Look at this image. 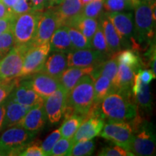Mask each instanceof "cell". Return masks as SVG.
<instances>
[{
  "label": "cell",
  "instance_id": "obj_1",
  "mask_svg": "<svg viewBox=\"0 0 156 156\" xmlns=\"http://www.w3.org/2000/svg\"><path fill=\"white\" fill-rule=\"evenodd\" d=\"M130 90H113L100 104L101 114L108 120L130 122L138 114L137 107L131 101Z\"/></svg>",
  "mask_w": 156,
  "mask_h": 156
},
{
  "label": "cell",
  "instance_id": "obj_2",
  "mask_svg": "<svg viewBox=\"0 0 156 156\" xmlns=\"http://www.w3.org/2000/svg\"><path fill=\"white\" fill-rule=\"evenodd\" d=\"M94 102L93 80L89 75L83 76L68 93L66 106L76 114L85 117Z\"/></svg>",
  "mask_w": 156,
  "mask_h": 156
},
{
  "label": "cell",
  "instance_id": "obj_3",
  "mask_svg": "<svg viewBox=\"0 0 156 156\" xmlns=\"http://www.w3.org/2000/svg\"><path fill=\"white\" fill-rule=\"evenodd\" d=\"M41 12L33 9L24 14L15 15L12 28L15 46L28 48L34 46Z\"/></svg>",
  "mask_w": 156,
  "mask_h": 156
},
{
  "label": "cell",
  "instance_id": "obj_4",
  "mask_svg": "<svg viewBox=\"0 0 156 156\" xmlns=\"http://www.w3.org/2000/svg\"><path fill=\"white\" fill-rule=\"evenodd\" d=\"M133 138L129 151L134 155L151 156L155 154V132L153 124L140 121L132 126Z\"/></svg>",
  "mask_w": 156,
  "mask_h": 156
},
{
  "label": "cell",
  "instance_id": "obj_5",
  "mask_svg": "<svg viewBox=\"0 0 156 156\" xmlns=\"http://www.w3.org/2000/svg\"><path fill=\"white\" fill-rule=\"evenodd\" d=\"M36 134L17 125L6 129L0 136V155H20Z\"/></svg>",
  "mask_w": 156,
  "mask_h": 156
},
{
  "label": "cell",
  "instance_id": "obj_6",
  "mask_svg": "<svg viewBox=\"0 0 156 156\" xmlns=\"http://www.w3.org/2000/svg\"><path fill=\"white\" fill-rule=\"evenodd\" d=\"M154 1L139 0L134 7L135 39L140 43L150 41L154 36V23L152 9Z\"/></svg>",
  "mask_w": 156,
  "mask_h": 156
},
{
  "label": "cell",
  "instance_id": "obj_7",
  "mask_svg": "<svg viewBox=\"0 0 156 156\" xmlns=\"http://www.w3.org/2000/svg\"><path fill=\"white\" fill-rule=\"evenodd\" d=\"M112 22L119 36L121 44L128 46L132 45V49L136 51L140 48L139 44L136 42L135 28L134 25L133 15L131 12H110L106 15Z\"/></svg>",
  "mask_w": 156,
  "mask_h": 156
},
{
  "label": "cell",
  "instance_id": "obj_8",
  "mask_svg": "<svg viewBox=\"0 0 156 156\" xmlns=\"http://www.w3.org/2000/svg\"><path fill=\"white\" fill-rule=\"evenodd\" d=\"M99 135L116 145H119L129 151L133 138V129L129 122L108 120V122L103 125Z\"/></svg>",
  "mask_w": 156,
  "mask_h": 156
},
{
  "label": "cell",
  "instance_id": "obj_9",
  "mask_svg": "<svg viewBox=\"0 0 156 156\" xmlns=\"http://www.w3.org/2000/svg\"><path fill=\"white\" fill-rule=\"evenodd\" d=\"M50 52L49 42L31 46L25 52L22 69L17 77H28L40 72Z\"/></svg>",
  "mask_w": 156,
  "mask_h": 156
},
{
  "label": "cell",
  "instance_id": "obj_10",
  "mask_svg": "<svg viewBox=\"0 0 156 156\" xmlns=\"http://www.w3.org/2000/svg\"><path fill=\"white\" fill-rule=\"evenodd\" d=\"M28 48H30L14 46L8 53L0 58V83L18 77L22 69L25 54Z\"/></svg>",
  "mask_w": 156,
  "mask_h": 156
},
{
  "label": "cell",
  "instance_id": "obj_11",
  "mask_svg": "<svg viewBox=\"0 0 156 156\" xmlns=\"http://www.w3.org/2000/svg\"><path fill=\"white\" fill-rule=\"evenodd\" d=\"M62 26L55 7H50L41 12L34 46L49 42L51 37L58 27Z\"/></svg>",
  "mask_w": 156,
  "mask_h": 156
},
{
  "label": "cell",
  "instance_id": "obj_12",
  "mask_svg": "<svg viewBox=\"0 0 156 156\" xmlns=\"http://www.w3.org/2000/svg\"><path fill=\"white\" fill-rule=\"evenodd\" d=\"M106 56L91 48L73 49L67 54V67H95L105 61Z\"/></svg>",
  "mask_w": 156,
  "mask_h": 156
},
{
  "label": "cell",
  "instance_id": "obj_13",
  "mask_svg": "<svg viewBox=\"0 0 156 156\" xmlns=\"http://www.w3.org/2000/svg\"><path fill=\"white\" fill-rule=\"evenodd\" d=\"M68 93L60 86L55 92L44 101V108L47 120L51 124H56L61 120L67 103Z\"/></svg>",
  "mask_w": 156,
  "mask_h": 156
},
{
  "label": "cell",
  "instance_id": "obj_14",
  "mask_svg": "<svg viewBox=\"0 0 156 156\" xmlns=\"http://www.w3.org/2000/svg\"><path fill=\"white\" fill-rule=\"evenodd\" d=\"M6 100L14 101L23 106L30 107L44 103L45 101L34 90L29 80L23 81L22 83L19 82Z\"/></svg>",
  "mask_w": 156,
  "mask_h": 156
},
{
  "label": "cell",
  "instance_id": "obj_15",
  "mask_svg": "<svg viewBox=\"0 0 156 156\" xmlns=\"http://www.w3.org/2000/svg\"><path fill=\"white\" fill-rule=\"evenodd\" d=\"M47 121L44 108V102L35 105L30 108L27 114L17 123V125L28 131L37 133L44 127Z\"/></svg>",
  "mask_w": 156,
  "mask_h": 156
},
{
  "label": "cell",
  "instance_id": "obj_16",
  "mask_svg": "<svg viewBox=\"0 0 156 156\" xmlns=\"http://www.w3.org/2000/svg\"><path fill=\"white\" fill-rule=\"evenodd\" d=\"M29 81L35 92L44 100L62 85L58 78L52 77L41 71L34 74Z\"/></svg>",
  "mask_w": 156,
  "mask_h": 156
},
{
  "label": "cell",
  "instance_id": "obj_17",
  "mask_svg": "<svg viewBox=\"0 0 156 156\" xmlns=\"http://www.w3.org/2000/svg\"><path fill=\"white\" fill-rule=\"evenodd\" d=\"M104 125V119L101 116H93L85 119L79 126L73 137L74 143L92 140L99 135Z\"/></svg>",
  "mask_w": 156,
  "mask_h": 156
},
{
  "label": "cell",
  "instance_id": "obj_18",
  "mask_svg": "<svg viewBox=\"0 0 156 156\" xmlns=\"http://www.w3.org/2000/svg\"><path fill=\"white\" fill-rule=\"evenodd\" d=\"M67 68V54L62 52H52L50 56H48L41 71L52 77L59 78Z\"/></svg>",
  "mask_w": 156,
  "mask_h": 156
},
{
  "label": "cell",
  "instance_id": "obj_19",
  "mask_svg": "<svg viewBox=\"0 0 156 156\" xmlns=\"http://www.w3.org/2000/svg\"><path fill=\"white\" fill-rule=\"evenodd\" d=\"M58 5L55 9L62 25H66L72 19L80 15L83 9L80 0H63Z\"/></svg>",
  "mask_w": 156,
  "mask_h": 156
},
{
  "label": "cell",
  "instance_id": "obj_20",
  "mask_svg": "<svg viewBox=\"0 0 156 156\" xmlns=\"http://www.w3.org/2000/svg\"><path fill=\"white\" fill-rule=\"evenodd\" d=\"M51 52H62L67 54L73 50L69 36L67 25L58 27L51 37Z\"/></svg>",
  "mask_w": 156,
  "mask_h": 156
},
{
  "label": "cell",
  "instance_id": "obj_21",
  "mask_svg": "<svg viewBox=\"0 0 156 156\" xmlns=\"http://www.w3.org/2000/svg\"><path fill=\"white\" fill-rule=\"evenodd\" d=\"M93 68L94 67L67 68L58 78L62 86L69 93L83 76L90 75Z\"/></svg>",
  "mask_w": 156,
  "mask_h": 156
},
{
  "label": "cell",
  "instance_id": "obj_22",
  "mask_svg": "<svg viewBox=\"0 0 156 156\" xmlns=\"http://www.w3.org/2000/svg\"><path fill=\"white\" fill-rule=\"evenodd\" d=\"M6 101V112L3 129L17 125L32 106H25L14 101Z\"/></svg>",
  "mask_w": 156,
  "mask_h": 156
},
{
  "label": "cell",
  "instance_id": "obj_23",
  "mask_svg": "<svg viewBox=\"0 0 156 156\" xmlns=\"http://www.w3.org/2000/svg\"><path fill=\"white\" fill-rule=\"evenodd\" d=\"M98 25V23L95 19L85 17L80 14L72 19L66 25L77 29L91 41V39L97 30Z\"/></svg>",
  "mask_w": 156,
  "mask_h": 156
},
{
  "label": "cell",
  "instance_id": "obj_24",
  "mask_svg": "<svg viewBox=\"0 0 156 156\" xmlns=\"http://www.w3.org/2000/svg\"><path fill=\"white\" fill-rule=\"evenodd\" d=\"M100 23L110 53L114 54L119 51L122 48L121 41L112 22L105 15V17H102Z\"/></svg>",
  "mask_w": 156,
  "mask_h": 156
},
{
  "label": "cell",
  "instance_id": "obj_25",
  "mask_svg": "<svg viewBox=\"0 0 156 156\" xmlns=\"http://www.w3.org/2000/svg\"><path fill=\"white\" fill-rule=\"evenodd\" d=\"M134 71L126 64L119 63L118 70L115 78L114 85L115 90H130L133 83Z\"/></svg>",
  "mask_w": 156,
  "mask_h": 156
},
{
  "label": "cell",
  "instance_id": "obj_26",
  "mask_svg": "<svg viewBox=\"0 0 156 156\" xmlns=\"http://www.w3.org/2000/svg\"><path fill=\"white\" fill-rule=\"evenodd\" d=\"M118 62L115 58H111L106 61H103L93 68L92 73L90 74L93 80L98 77V76H104L108 78L112 83L116 78V75L118 70Z\"/></svg>",
  "mask_w": 156,
  "mask_h": 156
},
{
  "label": "cell",
  "instance_id": "obj_27",
  "mask_svg": "<svg viewBox=\"0 0 156 156\" xmlns=\"http://www.w3.org/2000/svg\"><path fill=\"white\" fill-rule=\"evenodd\" d=\"M94 86V104H101L103 99L108 95L114 87L112 81L104 76H98L93 80Z\"/></svg>",
  "mask_w": 156,
  "mask_h": 156
},
{
  "label": "cell",
  "instance_id": "obj_28",
  "mask_svg": "<svg viewBox=\"0 0 156 156\" xmlns=\"http://www.w3.org/2000/svg\"><path fill=\"white\" fill-rule=\"evenodd\" d=\"M114 58H116L118 63L126 64L132 68L134 73L141 69L143 64L140 56L136 54V51L132 49L120 50L119 51L114 54Z\"/></svg>",
  "mask_w": 156,
  "mask_h": 156
},
{
  "label": "cell",
  "instance_id": "obj_29",
  "mask_svg": "<svg viewBox=\"0 0 156 156\" xmlns=\"http://www.w3.org/2000/svg\"><path fill=\"white\" fill-rule=\"evenodd\" d=\"M83 121V116L76 114L72 115L69 118L65 119L62 126L59 128L60 133L62 137L73 139Z\"/></svg>",
  "mask_w": 156,
  "mask_h": 156
},
{
  "label": "cell",
  "instance_id": "obj_30",
  "mask_svg": "<svg viewBox=\"0 0 156 156\" xmlns=\"http://www.w3.org/2000/svg\"><path fill=\"white\" fill-rule=\"evenodd\" d=\"M67 30L73 49L92 48L90 41L81 32L69 26H67Z\"/></svg>",
  "mask_w": 156,
  "mask_h": 156
},
{
  "label": "cell",
  "instance_id": "obj_31",
  "mask_svg": "<svg viewBox=\"0 0 156 156\" xmlns=\"http://www.w3.org/2000/svg\"><path fill=\"white\" fill-rule=\"evenodd\" d=\"M95 142L92 140L75 142L73 144L69 156H87L93 155L95 151Z\"/></svg>",
  "mask_w": 156,
  "mask_h": 156
},
{
  "label": "cell",
  "instance_id": "obj_32",
  "mask_svg": "<svg viewBox=\"0 0 156 156\" xmlns=\"http://www.w3.org/2000/svg\"><path fill=\"white\" fill-rule=\"evenodd\" d=\"M134 102L140 106L146 112H149L152 109V97L148 84H142V88L136 95H134Z\"/></svg>",
  "mask_w": 156,
  "mask_h": 156
},
{
  "label": "cell",
  "instance_id": "obj_33",
  "mask_svg": "<svg viewBox=\"0 0 156 156\" xmlns=\"http://www.w3.org/2000/svg\"><path fill=\"white\" fill-rule=\"evenodd\" d=\"M90 43L91 48L93 49L98 51L106 54V55H108L109 54H111L106 44V39H105L101 23L98 25L97 30L95 31V34L93 35Z\"/></svg>",
  "mask_w": 156,
  "mask_h": 156
},
{
  "label": "cell",
  "instance_id": "obj_34",
  "mask_svg": "<svg viewBox=\"0 0 156 156\" xmlns=\"http://www.w3.org/2000/svg\"><path fill=\"white\" fill-rule=\"evenodd\" d=\"M73 139H67V138H60L57 142L54 144L52 147L50 155L53 156H65L69 155L72 147L73 146Z\"/></svg>",
  "mask_w": 156,
  "mask_h": 156
},
{
  "label": "cell",
  "instance_id": "obj_35",
  "mask_svg": "<svg viewBox=\"0 0 156 156\" xmlns=\"http://www.w3.org/2000/svg\"><path fill=\"white\" fill-rule=\"evenodd\" d=\"M103 7V0H92L83 6L81 14L83 16L96 19L101 15Z\"/></svg>",
  "mask_w": 156,
  "mask_h": 156
},
{
  "label": "cell",
  "instance_id": "obj_36",
  "mask_svg": "<svg viewBox=\"0 0 156 156\" xmlns=\"http://www.w3.org/2000/svg\"><path fill=\"white\" fill-rule=\"evenodd\" d=\"M15 46V39L12 30L0 34V58L5 56Z\"/></svg>",
  "mask_w": 156,
  "mask_h": 156
},
{
  "label": "cell",
  "instance_id": "obj_37",
  "mask_svg": "<svg viewBox=\"0 0 156 156\" xmlns=\"http://www.w3.org/2000/svg\"><path fill=\"white\" fill-rule=\"evenodd\" d=\"M103 7L108 12L134 9L132 4L124 0H103Z\"/></svg>",
  "mask_w": 156,
  "mask_h": 156
},
{
  "label": "cell",
  "instance_id": "obj_38",
  "mask_svg": "<svg viewBox=\"0 0 156 156\" xmlns=\"http://www.w3.org/2000/svg\"><path fill=\"white\" fill-rule=\"evenodd\" d=\"M98 155L101 156H134V155L131 151H127L125 148L121 147L119 145H116L114 147H106L101 149Z\"/></svg>",
  "mask_w": 156,
  "mask_h": 156
},
{
  "label": "cell",
  "instance_id": "obj_39",
  "mask_svg": "<svg viewBox=\"0 0 156 156\" xmlns=\"http://www.w3.org/2000/svg\"><path fill=\"white\" fill-rule=\"evenodd\" d=\"M61 133H60L59 129H56L52 132L44 140V141L41 143V148L45 153V155H50L52 147H54V144L57 142V140L61 138Z\"/></svg>",
  "mask_w": 156,
  "mask_h": 156
},
{
  "label": "cell",
  "instance_id": "obj_40",
  "mask_svg": "<svg viewBox=\"0 0 156 156\" xmlns=\"http://www.w3.org/2000/svg\"><path fill=\"white\" fill-rule=\"evenodd\" d=\"M18 77L0 83V103L5 101L14 87L19 83Z\"/></svg>",
  "mask_w": 156,
  "mask_h": 156
},
{
  "label": "cell",
  "instance_id": "obj_41",
  "mask_svg": "<svg viewBox=\"0 0 156 156\" xmlns=\"http://www.w3.org/2000/svg\"><path fill=\"white\" fill-rule=\"evenodd\" d=\"M21 156H46L41 148V144L40 141H31L25 150L20 153Z\"/></svg>",
  "mask_w": 156,
  "mask_h": 156
},
{
  "label": "cell",
  "instance_id": "obj_42",
  "mask_svg": "<svg viewBox=\"0 0 156 156\" xmlns=\"http://www.w3.org/2000/svg\"><path fill=\"white\" fill-rule=\"evenodd\" d=\"M11 10L13 15H19L33 10V9L30 3L29 4L26 0H17L16 3L12 7Z\"/></svg>",
  "mask_w": 156,
  "mask_h": 156
},
{
  "label": "cell",
  "instance_id": "obj_43",
  "mask_svg": "<svg viewBox=\"0 0 156 156\" xmlns=\"http://www.w3.org/2000/svg\"><path fill=\"white\" fill-rule=\"evenodd\" d=\"M31 7L34 10L43 12L54 7L52 0H30Z\"/></svg>",
  "mask_w": 156,
  "mask_h": 156
},
{
  "label": "cell",
  "instance_id": "obj_44",
  "mask_svg": "<svg viewBox=\"0 0 156 156\" xmlns=\"http://www.w3.org/2000/svg\"><path fill=\"white\" fill-rule=\"evenodd\" d=\"M15 16V15H13L6 18L0 19V34L12 30Z\"/></svg>",
  "mask_w": 156,
  "mask_h": 156
},
{
  "label": "cell",
  "instance_id": "obj_45",
  "mask_svg": "<svg viewBox=\"0 0 156 156\" xmlns=\"http://www.w3.org/2000/svg\"><path fill=\"white\" fill-rule=\"evenodd\" d=\"M140 77L142 83L143 84H148L151 83L153 79H155L156 76L154 75L151 69H145L142 70L140 69L139 70Z\"/></svg>",
  "mask_w": 156,
  "mask_h": 156
},
{
  "label": "cell",
  "instance_id": "obj_46",
  "mask_svg": "<svg viewBox=\"0 0 156 156\" xmlns=\"http://www.w3.org/2000/svg\"><path fill=\"white\" fill-rule=\"evenodd\" d=\"M13 13L10 9L7 8L4 4L0 1V19L6 18V17H9L13 16Z\"/></svg>",
  "mask_w": 156,
  "mask_h": 156
},
{
  "label": "cell",
  "instance_id": "obj_47",
  "mask_svg": "<svg viewBox=\"0 0 156 156\" xmlns=\"http://www.w3.org/2000/svg\"><path fill=\"white\" fill-rule=\"evenodd\" d=\"M6 112V101L0 103V132L3 129L4 121Z\"/></svg>",
  "mask_w": 156,
  "mask_h": 156
},
{
  "label": "cell",
  "instance_id": "obj_48",
  "mask_svg": "<svg viewBox=\"0 0 156 156\" xmlns=\"http://www.w3.org/2000/svg\"><path fill=\"white\" fill-rule=\"evenodd\" d=\"M17 0H1V2L5 5L7 8L12 9V7H13V5L16 3Z\"/></svg>",
  "mask_w": 156,
  "mask_h": 156
},
{
  "label": "cell",
  "instance_id": "obj_49",
  "mask_svg": "<svg viewBox=\"0 0 156 156\" xmlns=\"http://www.w3.org/2000/svg\"><path fill=\"white\" fill-rule=\"evenodd\" d=\"M62 1H63V0H52V2H53V5L54 6V5H59Z\"/></svg>",
  "mask_w": 156,
  "mask_h": 156
},
{
  "label": "cell",
  "instance_id": "obj_50",
  "mask_svg": "<svg viewBox=\"0 0 156 156\" xmlns=\"http://www.w3.org/2000/svg\"><path fill=\"white\" fill-rule=\"evenodd\" d=\"M80 2H81V4H82V5L84 6V5H86V4L89 3L90 2L92 1V0H80Z\"/></svg>",
  "mask_w": 156,
  "mask_h": 156
},
{
  "label": "cell",
  "instance_id": "obj_51",
  "mask_svg": "<svg viewBox=\"0 0 156 156\" xmlns=\"http://www.w3.org/2000/svg\"><path fill=\"white\" fill-rule=\"evenodd\" d=\"M148 1H154V0H148Z\"/></svg>",
  "mask_w": 156,
  "mask_h": 156
},
{
  "label": "cell",
  "instance_id": "obj_52",
  "mask_svg": "<svg viewBox=\"0 0 156 156\" xmlns=\"http://www.w3.org/2000/svg\"><path fill=\"white\" fill-rule=\"evenodd\" d=\"M26 1H28V0H26Z\"/></svg>",
  "mask_w": 156,
  "mask_h": 156
},
{
  "label": "cell",
  "instance_id": "obj_53",
  "mask_svg": "<svg viewBox=\"0 0 156 156\" xmlns=\"http://www.w3.org/2000/svg\"><path fill=\"white\" fill-rule=\"evenodd\" d=\"M0 1H1V0H0Z\"/></svg>",
  "mask_w": 156,
  "mask_h": 156
}]
</instances>
